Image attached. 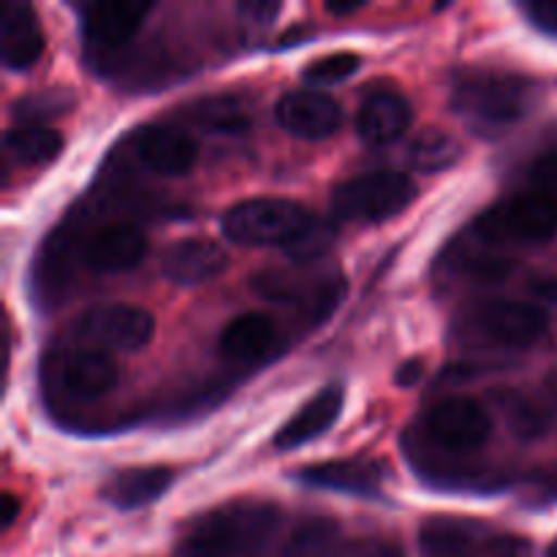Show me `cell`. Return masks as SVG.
<instances>
[{
	"instance_id": "obj_1",
	"label": "cell",
	"mask_w": 557,
	"mask_h": 557,
	"mask_svg": "<svg viewBox=\"0 0 557 557\" xmlns=\"http://www.w3.org/2000/svg\"><path fill=\"white\" fill-rule=\"evenodd\" d=\"M281 528V509L264 500H228L205 511L180 536L183 557H261Z\"/></svg>"
},
{
	"instance_id": "obj_2",
	"label": "cell",
	"mask_w": 557,
	"mask_h": 557,
	"mask_svg": "<svg viewBox=\"0 0 557 557\" xmlns=\"http://www.w3.org/2000/svg\"><path fill=\"white\" fill-rule=\"evenodd\" d=\"M533 98L536 85L515 71L471 69L451 85V109L476 134H504L531 112Z\"/></svg>"
},
{
	"instance_id": "obj_3",
	"label": "cell",
	"mask_w": 557,
	"mask_h": 557,
	"mask_svg": "<svg viewBox=\"0 0 557 557\" xmlns=\"http://www.w3.org/2000/svg\"><path fill=\"white\" fill-rule=\"evenodd\" d=\"M315 223L299 201L281 196H256L228 207L223 215V237L250 248H292Z\"/></svg>"
},
{
	"instance_id": "obj_4",
	"label": "cell",
	"mask_w": 557,
	"mask_h": 557,
	"mask_svg": "<svg viewBox=\"0 0 557 557\" xmlns=\"http://www.w3.org/2000/svg\"><path fill=\"white\" fill-rule=\"evenodd\" d=\"M417 199V185L408 174L379 169L343 180L332 190V215L348 223H381L400 215Z\"/></svg>"
},
{
	"instance_id": "obj_5",
	"label": "cell",
	"mask_w": 557,
	"mask_h": 557,
	"mask_svg": "<svg viewBox=\"0 0 557 557\" xmlns=\"http://www.w3.org/2000/svg\"><path fill=\"white\" fill-rule=\"evenodd\" d=\"M476 234L487 245H536L557 234V196L525 190L484 210Z\"/></svg>"
},
{
	"instance_id": "obj_6",
	"label": "cell",
	"mask_w": 557,
	"mask_h": 557,
	"mask_svg": "<svg viewBox=\"0 0 557 557\" xmlns=\"http://www.w3.org/2000/svg\"><path fill=\"white\" fill-rule=\"evenodd\" d=\"M253 288L261 299L326 319L343 297V277L337 270L313 264H294L288 270H267L253 277Z\"/></svg>"
},
{
	"instance_id": "obj_7",
	"label": "cell",
	"mask_w": 557,
	"mask_h": 557,
	"mask_svg": "<svg viewBox=\"0 0 557 557\" xmlns=\"http://www.w3.org/2000/svg\"><path fill=\"white\" fill-rule=\"evenodd\" d=\"M156 321L139 305L112 302L96 305L76 315L71 324V337L85 346H98V351H139L152 341Z\"/></svg>"
},
{
	"instance_id": "obj_8",
	"label": "cell",
	"mask_w": 557,
	"mask_h": 557,
	"mask_svg": "<svg viewBox=\"0 0 557 557\" xmlns=\"http://www.w3.org/2000/svg\"><path fill=\"white\" fill-rule=\"evenodd\" d=\"M468 326L484 341L504 348H528L547 335L544 308L520 299H484L468 313Z\"/></svg>"
},
{
	"instance_id": "obj_9",
	"label": "cell",
	"mask_w": 557,
	"mask_h": 557,
	"mask_svg": "<svg viewBox=\"0 0 557 557\" xmlns=\"http://www.w3.org/2000/svg\"><path fill=\"white\" fill-rule=\"evenodd\" d=\"M49 384L69 400L90 403L117 384V364L98 348H71L49 359Z\"/></svg>"
},
{
	"instance_id": "obj_10",
	"label": "cell",
	"mask_w": 557,
	"mask_h": 557,
	"mask_svg": "<svg viewBox=\"0 0 557 557\" xmlns=\"http://www.w3.org/2000/svg\"><path fill=\"white\" fill-rule=\"evenodd\" d=\"M428 438L451 455H473L493 435V419L471 397H449L441 400L428 413Z\"/></svg>"
},
{
	"instance_id": "obj_11",
	"label": "cell",
	"mask_w": 557,
	"mask_h": 557,
	"mask_svg": "<svg viewBox=\"0 0 557 557\" xmlns=\"http://www.w3.org/2000/svg\"><path fill=\"white\" fill-rule=\"evenodd\" d=\"M275 120L292 136L319 141L337 134V128L343 125V109L326 92L313 90V87H297L277 98Z\"/></svg>"
},
{
	"instance_id": "obj_12",
	"label": "cell",
	"mask_w": 557,
	"mask_h": 557,
	"mask_svg": "<svg viewBox=\"0 0 557 557\" xmlns=\"http://www.w3.org/2000/svg\"><path fill=\"white\" fill-rule=\"evenodd\" d=\"M152 11V3H131V0H112V3H92L82 16V36L85 47L96 58L123 49L139 33L145 16Z\"/></svg>"
},
{
	"instance_id": "obj_13",
	"label": "cell",
	"mask_w": 557,
	"mask_h": 557,
	"mask_svg": "<svg viewBox=\"0 0 557 557\" xmlns=\"http://www.w3.org/2000/svg\"><path fill=\"white\" fill-rule=\"evenodd\" d=\"M299 484L330 493L357 495V498H379L384 484V468L373 460H332L319 466H305L292 473Z\"/></svg>"
},
{
	"instance_id": "obj_14",
	"label": "cell",
	"mask_w": 557,
	"mask_h": 557,
	"mask_svg": "<svg viewBox=\"0 0 557 557\" xmlns=\"http://www.w3.org/2000/svg\"><path fill=\"white\" fill-rule=\"evenodd\" d=\"M134 145L139 161L145 163L147 169H152L156 174H166V177L188 174L190 169H194L196 158H199L196 141L190 139L188 131L177 128V125H145V128L136 134Z\"/></svg>"
},
{
	"instance_id": "obj_15",
	"label": "cell",
	"mask_w": 557,
	"mask_h": 557,
	"mask_svg": "<svg viewBox=\"0 0 557 557\" xmlns=\"http://www.w3.org/2000/svg\"><path fill=\"white\" fill-rule=\"evenodd\" d=\"M346 392L341 384H330L315 392L305 406L297 408L292 419L275 433V449L292 451L305 444H313L324 433L335 428V422L343 413Z\"/></svg>"
},
{
	"instance_id": "obj_16",
	"label": "cell",
	"mask_w": 557,
	"mask_h": 557,
	"mask_svg": "<svg viewBox=\"0 0 557 557\" xmlns=\"http://www.w3.org/2000/svg\"><path fill=\"white\" fill-rule=\"evenodd\" d=\"M147 253L145 234L128 223H112L103 226L87 239L82 259L85 267L92 272H103V275H114V272H128L141 264Z\"/></svg>"
},
{
	"instance_id": "obj_17",
	"label": "cell",
	"mask_w": 557,
	"mask_h": 557,
	"mask_svg": "<svg viewBox=\"0 0 557 557\" xmlns=\"http://www.w3.org/2000/svg\"><path fill=\"white\" fill-rule=\"evenodd\" d=\"M228 267V256L215 239L185 237L166 248L161 259V272L177 286H201Z\"/></svg>"
},
{
	"instance_id": "obj_18",
	"label": "cell",
	"mask_w": 557,
	"mask_h": 557,
	"mask_svg": "<svg viewBox=\"0 0 557 557\" xmlns=\"http://www.w3.org/2000/svg\"><path fill=\"white\" fill-rule=\"evenodd\" d=\"M44 52V30L36 11L22 0H5L0 14V60L9 71H27Z\"/></svg>"
},
{
	"instance_id": "obj_19",
	"label": "cell",
	"mask_w": 557,
	"mask_h": 557,
	"mask_svg": "<svg viewBox=\"0 0 557 557\" xmlns=\"http://www.w3.org/2000/svg\"><path fill=\"white\" fill-rule=\"evenodd\" d=\"M411 125V103L395 87H379L357 112V134L364 145L384 147L400 139Z\"/></svg>"
},
{
	"instance_id": "obj_20",
	"label": "cell",
	"mask_w": 557,
	"mask_h": 557,
	"mask_svg": "<svg viewBox=\"0 0 557 557\" xmlns=\"http://www.w3.org/2000/svg\"><path fill=\"white\" fill-rule=\"evenodd\" d=\"M277 346V326L264 313H243L223 326L218 351L234 364H256Z\"/></svg>"
},
{
	"instance_id": "obj_21",
	"label": "cell",
	"mask_w": 557,
	"mask_h": 557,
	"mask_svg": "<svg viewBox=\"0 0 557 557\" xmlns=\"http://www.w3.org/2000/svg\"><path fill=\"white\" fill-rule=\"evenodd\" d=\"M487 544V533L479 522L460 517H430L419 528L422 557H476Z\"/></svg>"
},
{
	"instance_id": "obj_22",
	"label": "cell",
	"mask_w": 557,
	"mask_h": 557,
	"mask_svg": "<svg viewBox=\"0 0 557 557\" xmlns=\"http://www.w3.org/2000/svg\"><path fill=\"white\" fill-rule=\"evenodd\" d=\"M174 473L166 466H139V468H123L109 482L103 484L101 498L112 504L114 509H141L150 506L172 487Z\"/></svg>"
},
{
	"instance_id": "obj_23",
	"label": "cell",
	"mask_w": 557,
	"mask_h": 557,
	"mask_svg": "<svg viewBox=\"0 0 557 557\" xmlns=\"http://www.w3.org/2000/svg\"><path fill=\"white\" fill-rule=\"evenodd\" d=\"M183 117L207 134H245L250 128L248 109L234 96L196 98L183 109Z\"/></svg>"
},
{
	"instance_id": "obj_24",
	"label": "cell",
	"mask_w": 557,
	"mask_h": 557,
	"mask_svg": "<svg viewBox=\"0 0 557 557\" xmlns=\"http://www.w3.org/2000/svg\"><path fill=\"white\" fill-rule=\"evenodd\" d=\"M63 150V136L49 125H14L5 131V152L22 166H41Z\"/></svg>"
},
{
	"instance_id": "obj_25",
	"label": "cell",
	"mask_w": 557,
	"mask_h": 557,
	"mask_svg": "<svg viewBox=\"0 0 557 557\" xmlns=\"http://www.w3.org/2000/svg\"><path fill=\"white\" fill-rule=\"evenodd\" d=\"M457 158H460V145L444 128H422L408 147V163L419 174L444 172V169L455 166Z\"/></svg>"
},
{
	"instance_id": "obj_26",
	"label": "cell",
	"mask_w": 557,
	"mask_h": 557,
	"mask_svg": "<svg viewBox=\"0 0 557 557\" xmlns=\"http://www.w3.org/2000/svg\"><path fill=\"white\" fill-rule=\"evenodd\" d=\"M341 528L332 520H310L292 533L281 557H332L337 553Z\"/></svg>"
},
{
	"instance_id": "obj_27",
	"label": "cell",
	"mask_w": 557,
	"mask_h": 557,
	"mask_svg": "<svg viewBox=\"0 0 557 557\" xmlns=\"http://www.w3.org/2000/svg\"><path fill=\"white\" fill-rule=\"evenodd\" d=\"M498 406L504 408L506 422H509L511 433L522 441L542 438L549 428V413L547 408H542L539 403L528 400L522 395H498L495 397Z\"/></svg>"
},
{
	"instance_id": "obj_28",
	"label": "cell",
	"mask_w": 557,
	"mask_h": 557,
	"mask_svg": "<svg viewBox=\"0 0 557 557\" xmlns=\"http://www.w3.org/2000/svg\"><path fill=\"white\" fill-rule=\"evenodd\" d=\"M71 101L74 98L65 90H60V87H47V90L30 92V96L14 101L11 114H14L16 125H44L47 117H54L63 109H69Z\"/></svg>"
},
{
	"instance_id": "obj_29",
	"label": "cell",
	"mask_w": 557,
	"mask_h": 557,
	"mask_svg": "<svg viewBox=\"0 0 557 557\" xmlns=\"http://www.w3.org/2000/svg\"><path fill=\"white\" fill-rule=\"evenodd\" d=\"M359 65H362V58L357 52H332L324 54V58L310 60L302 71V79L305 85L330 87L357 74Z\"/></svg>"
},
{
	"instance_id": "obj_30",
	"label": "cell",
	"mask_w": 557,
	"mask_h": 557,
	"mask_svg": "<svg viewBox=\"0 0 557 557\" xmlns=\"http://www.w3.org/2000/svg\"><path fill=\"white\" fill-rule=\"evenodd\" d=\"M528 180H531L533 190H544V194L557 196V147L542 152V156L531 163Z\"/></svg>"
},
{
	"instance_id": "obj_31",
	"label": "cell",
	"mask_w": 557,
	"mask_h": 557,
	"mask_svg": "<svg viewBox=\"0 0 557 557\" xmlns=\"http://www.w3.org/2000/svg\"><path fill=\"white\" fill-rule=\"evenodd\" d=\"M332 557H406L395 544L386 542H354L348 547L337 549Z\"/></svg>"
},
{
	"instance_id": "obj_32",
	"label": "cell",
	"mask_w": 557,
	"mask_h": 557,
	"mask_svg": "<svg viewBox=\"0 0 557 557\" xmlns=\"http://www.w3.org/2000/svg\"><path fill=\"white\" fill-rule=\"evenodd\" d=\"M525 14L544 30L557 33V3H528Z\"/></svg>"
},
{
	"instance_id": "obj_33",
	"label": "cell",
	"mask_w": 557,
	"mask_h": 557,
	"mask_svg": "<svg viewBox=\"0 0 557 557\" xmlns=\"http://www.w3.org/2000/svg\"><path fill=\"white\" fill-rule=\"evenodd\" d=\"M424 373V362L422 359H408L406 364H400V370L395 373V384L397 386H413Z\"/></svg>"
},
{
	"instance_id": "obj_34",
	"label": "cell",
	"mask_w": 557,
	"mask_h": 557,
	"mask_svg": "<svg viewBox=\"0 0 557 557\" xmlns=\"http://www.w3.org/2000/svg\"><path fill=\"white\" fill-rule=\"evenodd\" d=\"M20 509H22L20 500H16L11 493H5V495H3V517H0V522H3V528L14 525V520H16V515H20Z\"/></svg>"
},
{
	"instance_id": "obj_35",
	"label": "cell",
	"mask_w": 557,
	"mask_h": 557,
	"mask_svg": "<svg viewBox=\"0 0 557 557\" xmlns=\"http://www.w3.org/2000/svg\"><path fill=\"white\" fill-rule=\"evenodd\" d=\"M364 0H357V3H326V11H330L332 16H351L357 14V11L364 9Z\"/></svg>"
},
{
	"instance_id": "obj_36",
	"label": "cell",
	"mask_w": 557,
	"mask_h": 557,
	"mask_svg": "<svg viewBox=\"0 0 557 557\" xmlns=\"http://www.w3.org/2000/svg\"><path fill=\"white\" fill-rule=\"evenodd\" d=\"M547 397L557 406V373H553L547 379Z\"/></svg>"
},
{
	"instance_id": "obj_37",
	"label": "cell",
	"mask_w": 557,
	"mask_h": 557,
	"mask_svg": "<svg viewBox=\"0 0 557 557\" xmlns=\"http://www.w3.org/2000/svg\"><path fill=\"white\" fill-rule=\"evenodd\" d=\"M549 557H557V542H555V547L549 549Z\"/></svg>"
}]
</instances>
